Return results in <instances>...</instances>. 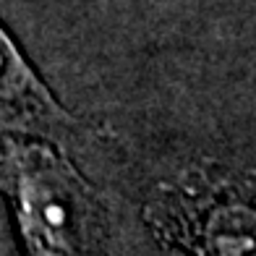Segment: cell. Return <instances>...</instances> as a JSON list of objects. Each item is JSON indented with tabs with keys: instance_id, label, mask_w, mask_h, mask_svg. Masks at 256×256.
Instances as JSON below:
<instances>
[{
	"instance_id": "cell-1",
	"label": "cell",
	"mask_w": 256,
	"mask_h": 256,
	"mask_svg": "<svg viewBox=\"0 0 256 256\" xmlns=\"http://www.w3.org/2000/svg\"><path fill=\"white\" fill-rule=\"evenodd\" d=\"M0 194L29 256H102V214L92 186L48 144L0 146Z\"/></svg>"
},
{
	"instance_id": "cell-2",
	"label": "cell",
	"mask_w": 256,
	"mask_h": 256,
	"mask_svg": "<svg viewBox=\"0 0 256 256\" xmlns=\"http://www.w3.org/2000/svg\"><path fill=\"white\" fill-rule=\"evenodd\" d=\"M146 222L191 256H256V188L209 170L186 172L146 206Z\"/></svg>"
},
{
	"instance_id": "cell-3",
	"label": "cell",
	"mask_w": 256,
	"mask_h": 256,
	"mask_svg": "<svg viewBox=\"0 0 256 256\" xmlns=\"http://www.w3.org/2000/svg\"><path fill=\"white\" fill-rule=\"evenodd\" d=\"M78 120L58 104L14 37L0 26V131L60 142Z\"/></svg>"
}]
</instances>
